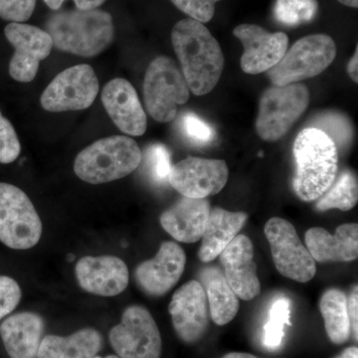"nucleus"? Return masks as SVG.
<instances>
[{"instance_id":"1","label":"nucleus","mask_w":358,"mask_h":358,"mask_svg":"<svg viewBox=\"0 0 358 358\" xmlns=\"http://www.w3.org/2000/svg\"><path fill=\"white\" fill-rule=\"evenodd\" d=\"M171 41L190 91L195 96L210 93L218 84L225 64L215 37L203 23L186 18L174 25Z\"/></svg>"},{"instance_id":"2","label":"nucleus","mask_w":358,"mask_h":358,"mask_svg":"<svg viewBox=\"0 0 358 358\" xmlns=\"http://www.w3.org/2000/svg\"><path fill=\"white\" fill-rule=\"evenodd\" d=\"M293 152L296 166L294 192L303 201L319 199L336 178L338 152L336 143L324 131L310 127L298 134Z\"/></svg>"},{"instance_id":"3","label":"nucleus","mask_w":358,"mask_h":358,"mask_svg":"<svg viewBox=\"0 0 358 358\" xmlns=\"http://www.w3.org/2000/svg\"><path fill=\"white\" fill-rule=\"evenodd\" d=\"M45 31L59 50L87 58L105 51L115 35L112 16L99 9L53 14L47 21Z\"/></svg>"},{"instance_id":"4","label":"nucleus","mask_w":358,"mask_h":358,"mask_svg":"<svg viewBox=\"0 0 358 358\" xmlns=\"http://www.w3.org/2000/svg\"><path fill=\"white\" fill-rule=\"evenodd\" d=\"M143 154L126 136L102 138L84 148L74 162L76 176L85 182L102 185L126 178L140 166Z\"/></svg>"},{"instance_id":"5","label":"nucleus","mask_w":358,"mask_h":358,"mask_svg":"<svg viewBox=\"0 0 358 358\" xmlns=\"http://www.w3.org/2000/svg\"><path fill=\"white\" fill-rule=\"evenodd\" d=\"M310 92L306 85L294 83L271 87L259 103L256 129L264 141L280 140L307 110Z\"/></svg>"},{"instance_id":"6","label":"nucleus","mask_w":358,"mask_h":358,"mask_svg":"<svg viewBox=\"0 0 358 358\" xmlns=\"http://www.w3.org/2000/svg\"><path fill=\"white\" fill-rule=\"evenodd\" d=\"M336 56V45L331 36L308 35L286 52L281 61L268 71V76L274 86L299 83L324 72Z\"/></svg>"},{"instance_id":"7","label":"nucleus","mask_w":358,"mask_h":358,"mask_svg":"<svg viewBox=\"0 0 358 358\" xmlns=\"http://www.w3.org/2000/svg\"><path fill=\"white\" fill-rule=\"evenodd\" d=\"M189 96V87L173 60L159 56L150 63L143 81V98L152 119L173 121L178 106L187 102Z\"/></svg>"},{"instance_id":"8","label":"nucleus","mask_w":358,"mask_h":358,"mask_svg":"<svg viewBox=\"0 0 358 358\" xmlns=\"http://www.w3.org/2000/svg\"><path fill=\"white\" fill-rule=\"evenodd\" d=\"M42 222L31 200L15 185L0 182V242L15 250L36 246Z\"/></svg>"},{"instance_id":"9","label":"nucleus","mask_w":358,"mask_h":358,"mask_svg":"<svg viewBox=\"0 0 358 358\" xmlns=\"http://www.w3.org/2000/svg\"><path fill=\"white\" fill-rule=\"evenodd\" d=\"M110 345L120 358H160L162 336L147 308L131 306L122 313V322L110 329Z\"/></svg>"},{"instance_id":"10","label":"nucleus","mask_w":358,"mask_h":358,"mask_svg":"<svg viewBox=\"0 0 358 358\" xmlns=\"http://www.w3.org/2000/svg\"><path fill=\"white\" fill-rule=\"evenodd\" d=\"M265 235L280 274L299 282H310L315 277V261L301 243L293 224L286 219L271 218L266 223Z\"/></svg>"},{"instance_id":"11","label":"nucleus","mask_w":358,"mask_h":358,"mask_svg":"<svg viewBox=\"0 0 358 358\" xmlns=\"http://www.w3.org/2000/svg\"><path fill=\"white\" fill-rule=\"evenodd\" d=\"M99 92V81L91 66L68 68L48 85L41 96V106L48 112L85 110L93 105Z\"/></svg>"},{"instance_id":"12","label":"nucleus","mask_w":358,"mask_h":358,"mask_svg":"<svg viewBox=\"0 0 358 358\" xmlns=\"http://www.w3.org/2000/svg\"><path fill=\"white\" fill-rule=\"evenodd\" d=\"M6 39L14 47L9 74L15 81L28 83L36 77L40 62L50 55V35L36 26L11 22L4 29Z\"/></svg>"},{"instance_id":"13","label":"nucleus","mask_w":358,"mask_h":358,"mask_svg":"<svg viewBox=\"0 0 358 358\" xmlns=\"http://www.w3.org/2000/svg\"><path fill=\"white\" fill-rule=\"evenodd\" d=\"M228 176L224 160L187 157L171 167L169 182L182 196L206 199L223 189Z\"/></svg>"},{"instance_id":"14","label":"nucleus","mask_w":358,"mask_h":358,"mask_svg":"<svg viewBox=\"0 0 358 358\" xmlns=\"http://www.w3.org/2000/svg\"><path fill=\"white\" fill-rule=\"evenodd\" d=\"M233 34L243 45L240 65L246 74L268 72L288 51L289 37L284 32L270 33L259 25L241 24L233 30Z\"/></svg>"},{"instance_id":"15","label":"nucleus","mask_w":358,"mask_h":358,"mask_svg":"<svg viewBox=\"0 0 358 358\" xmlns=\"http://www.w3.org/2000/svg\"><path fill=\"white\" fill-rule=\"evenodd\" d=\"M169 313L174 329L186 343L199 341L208 327V301L199 281H189L174 293Z\"/></svg>"},{"instance_id":"16","label":"nucleus","mask_w":358,"mask_h":358,"mask_svg":"<svg viewBox=\"0 0 358 358\" xmlns=\"http://www.w3.org/2000/svg\"><path fill=\"white\" fill-rule=\"evenodd\" d=\"M185 264L183 249L174 242H164L155 258L145 261L136 268V284L150 296H164L178 284L185 272Z\"/></svg>"},{"instance_id":"17","label":"nucleus","mask_w":358,"mask_h":358,"mask_svg":"<svg viewBox=\"0 0 358 358\" xmlns=\"http://www.w3.org/2000/svg\"><path fill=\"white\" fill-rule=\"evenodd\" d=\"M75 274L79 286L96 296H117L129 285V268L115 256L83 257L78 261Z\"/></svg>"},{"instance_id":"18","label":"nucleus","mask_w":358,"mask_h":358,"mask_svg":"<svg viewBox=\"0 0 358 358\" xmlns=\"http://www.w3.org/2000/svg\"><path fill=\"white\" fill-rule=\"evenodd\" d=\"M224 275L239 299L251 301L261 292V284L254 262V247L245 235H237L220 254Z\"/></svg>"},{"instance_id":"19","label":"nucleus","mask_w":358,"mask_h":358,"mask_svg":"<svg viewBox=\"0 0 358 358\" xmlns=\"http://www.w3.org/2000/svg\"><path fill=\"white\" fill-rule=\"evenodd\" d=\"M102 102L112 121L122 133L141 136L147 131V115L133 85L122 78L103 89Z\"/></svg>"},{"instance_id":"20","label":"nucleus","mask_w":358,"mask_h":358,"mask_svg":"<svg viewBox=\"0 0 358 358\" xmlns=\"http://www.w3.org/2000/svg\"><path fill=\"white\" fill-rule=\"evenodd\" d=\"M210 210L206 199L183 196L160 215V224L178 241L195 243L203 236Z\"/></svg>"},{"instance_id":"21","label":"nucleus","mask_w":358,"mask_h":358,"mask_svg":"<svg viewBox=\"0 0 358 358\" xmlns=\"http://www.w3.org/2000/svg\"><path fill=\"white\" fill-rule=\"evenodd\" d=\"M306 243L317 262H350L358 256V225L343 224L331 235L324 228L313 227L306 232Z\"/></svg>"},{"instance_id":"22","label":"nucleus","mask_w":358,"mask_h":358,"mask_svg":"<svg viewBox=\"0 0 358 358\" xmlns=\"http://www.w3.org/2000/svg\"><path fill=\"white\" fill-rule=\"evenodd\" d=\"M44 329V320L35 313H18L4 320L0 336L8 357L36 358Z\"/></svg>"},{"instance_id":"23","label":"nucleus","mask_w":358,"mask_h":358,"mask_svg":"<svg viewBox=\"0 0 358 358\" xmlns=\"http://www.w3.org/2000/svg\"><path fill=\"white\" fill-rule=\"evenodd\" d=\"M248 219L245 212H230L222 208L210 210L201 240L199 256L204 263L215 260L239 234Z\"/></svg>"},{"instance_id":"24","label":"nucleus","mask_w":358,"mask_h":358,"mask_svg":"<svg viewBox=\"0 0 358 358\" xmlns=\"http://www.w3.org/2000/svg\"><path fill=\"white\" fill-rule=\"evenodd\" d=\"M103 345L101 334L94 329H80L69 336H44L36 358H92Z\"/></svg>"},{"instance_id":"25","label":"nucleus","mask_w":358,"mask_h":358,"mask_svg":"<svg viewBox=\"0 0 358 358\" xmlns=\"http://www.w3.org/2000/svg\"><path fill=\"white\" fill-rule=\"evenodd\" d=\"M208 301L212 320L218 326L229 324L239 310V298L230 288L220 268L206 267L199 274Z\"/></svg>"},{"instance_id":"26","label":"nucleus","mask_w":358,"mask_h":358,"mask_svg":"<svg viewBox=\"0 0 358 358\" xmlns=\"http://www.w3.org/2000/svg\"><path fill=\"white\" fill-rule=\"evenodd\" d=\"M320 308L329 338L336 345L348 341L350 322L346 294L338 289H327L320 298Z\"/></svg>"},{"instance_id":"27","label":"nucleus","mask_w":358,"mask_h":358,"mask_svg":"<svg viewBox=\"0 0 358 358\" xmlns=\"http://www.w3.org/2000/svg\"><path fill=\"white\" fill-rule=\"evenodd\" d=\"M357 179L352 171H345L336 182H334L329 189L320 197L315 207L320 211L329 209L348 211L357 204Z\"/></svg>"},{"instance_id":"28","label":"nucleus","mask_w":358,"mask_h":358,"mask_svg":"<svg viewBox=\"0 0 358 358\" xmlns=\"http://www.w3.org/2000/svg\"><path fill=\"white\" fill-rule=\"evenodd\" d=\"M291 301L280 296L271 306L268 322L264 327V345L271 350L282 345L285 327L291 326Z\"/></svg>"},{"instance_id":"29","label":"nucleus","mask_w":358,"mask_h":358,"mask_svg":"<svg viewBox=\"0 0 358 358\" xmlns=\"http://www.w3.org/2000/svg\"><path fill=\"white\" fill-rule=\"evenodd\" d=\"M319 9L317 0H277L274 16L287 26H298L310 22Z\"/></svg>"},{"instance_id":"30","label":"nucleus","mask_w":358,"mask_h":358,"mask_svg":"<svg viewBox=\"0 0 358 358\" xmlns=\"http://www.w3.org/2000/svg\"><path fill=\"white\" fill-rule=\"evenodd\" d=\"M312 128L319 129L336 143V148H346L352 143L353 129L352 124L345 115L338 113L320 115L313 122Z\"/></svg>"},{"instance_id":"31","label":"nucleus","mask_w":358,"mask_h":358,"mask_svg":"<svg viewBox=\"0 0 358 358\" xmlns=\"http://www.w3.org/2000/svg\"><path fill=\"white\" fill-rule=\"evenodd\" d=\"M145 162L150 178L155 182L166 183L171 171V154L164 145H150L145 152Z\"/></svg>"},{"instance_id":"32","label":"nucleus","mask_w":358,"mask_h":358,"mask_svg":"<svg viewBox=\"0 0 358 358\" xmlns=\"http://www.w3.org/2000/svg\"><path fill=\"white\" fill-rule=\"evenodd\" d=\"M20 141L15 129L0 112V164H11L20 157Z\"/></svg>"},{"instance_id":"33","label":"nucleus","mask_w":358,"mask_h":358,"mask_svg":"<svg viewBox=\"0 0 358 358\" xmlns=\"http://www.w3.org/2000/svg\"><path fill=\"white\" fill-rule=\"evenodd\" d=\"M181 129L186 138L195 145H208L215 138L214 129L206 122L200 119L199 115L192 113L183 115L181 120Z\"/></svg>"},{"instance_id":"34","label":"nucleus","mask_w":358,"mask_h":358,"mask_svg":"<svg viewBox=\"0 0 358 358\" xmlns=\"http://www.w3.org/2000/svg\"><path fill=\"white\" fill-rule=\"evenodd\" d=\"M180 9L187 14L192 20L199 22H209L215 13V4L221 0H171Z\"/></svg>"},{"instance_id":"35","label":"nucleus","mask_w":358,"mask_h":358,"mask_svg":"<svg viewBox=\"0 0 358 358\" xmlns=\"http://www.w3.org/2000/svg\"><path fill=\"white\" fill-rule=\"evenodd\" d=\"M21 289L13 278L0 275V320L10 315L21 300Z\"/></svg>"},{"instance_id":"36","label":"nucleus","mask_w":358,"mask_h":358,"mask_svg":"<svg viewBox=\"0 0 358 358\" xmlns=\"http://www.w3.org/2000/svg\"><path fill=\"white\" fill-rule=\"evenodd\" d=\"M36 0H0V17L22 23L31 17Z\"/></svg>"},{"instance_id":"37","label":"nucleus","mask_w":358,"mask_h":358,"mask_svg":"<svg viewBox=\"0 0 358 358\" xmlns=\"http://www.w3.org/2000/svg\"><path fill=\"white\" fill-rule=\"evenodd\" d=\"M44 1L53 10H58L65 0H44ZM73 1L75 2L77 9L79 10H91V9H96V7L102 6L106 0H73Z\"/></svg>"},{"instance_id":"38","label":"nucleus","mask_w":358,"mask_h":358,"mask_svg":"<svg viewBox=\"0 0 358 358\" xmlns=\"http://www.w3.org/2000/svg\"><path fill=\"white\" fill-rule=\"evenodd\" d=\"M348 317H350V327H352L355 339L358 338V293L357 287L353 288L350 299L348 300Z\"/></svg>"},{"instance_id":"39","label":"nucleus","mask_w":358,"mask_h":358,"mask_svg":"<svg viewBox=\"0 0 358 358\" xmlns=\"http://www.w3.org/2000/svg\"><path fill=\"white\" fill-rule=\"evenodd\" d=\"M358 48L355 49V55L350 59L348 65V73L355 83L358 82Z\"/></svg>"},{"instance_id":"40","label":"nucleus","mask_w":358,"mask_h":358,"mask_svg":"<svg viewBox=\"0 0 358 358\" xmlns=\"http://www.w3.org/2000/svg\"><path fill=\"white\" fill-rule=\"evenodd\" d=\"M336 358H358V348L357 346L348 348Z\"/></svg>"},{"instance_id":"41","label":"nucleus","mask_w":358,"mask_h":358,"mask_svg":"<svg viewBox=\"0 0 358 358\" xmlns=\"http://www.w3.org/2000/svg\"><path fill=\"white\" fill-rule=\"evenodd\" d=\"M223 358H259L255 355H249V353L244 352H231L228 355H224Z\"/></svg>"},{"instance_id":"42","label":"nucleus","mask_w":358,"mask_h":358,"mask_svg":"<svg viewBox=\"0 0 358 358\" xmlns=\"http://www.w3.org/2000/svg\"><path fill=\"white\" fill-rule=\"evenodd\" d=\"M338 1L343 6L352 7V8H357L358 7V0H338Z\"/></svg>"},{"instance_id":"43","label":"nucleus","mask_w":358,"mask_h":358,"mask_svg":"<svg viewBox=\"0 0 358 358\" xmlns=\"http://www.w3.org/2000/svg\"><path fill=\"white\" fill-rule=\"evenodd\" d=\"M103 358H120L117 355H109V357H103Z\"/></svg>"}]
</instances>
